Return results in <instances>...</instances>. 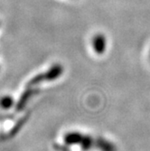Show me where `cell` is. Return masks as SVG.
<instances>
[{
	"instance_id": "7a4b0ae2",
	"label": "cell",
	"mask_w": 150,
	"mask_h": 151,
	"mask_svg": "<svg viewBox=\"0 0 150 151\" xmlns=\"http://www.w3.org/2000/svg\"><path fill=\"white\" fill-rule=\"evenodd\" d=\"M95 147L98 148L100 151H117V147L116 145L108 140L102 137H99L97 139L95 140Z\"/></svg>"
},
{
	"instance_id": "6da1fadb",
	"label": "cell",
	"mask_w": 150,
	"mask_h": 151,
	"mask_svg": "<svg viewBox=\"0 0 150 151\" xmlns=\"http://www.w3.org/2000/svg\"><path fill=\"white\" fill-rule=\"evenodd\" d=\"M92 47L97 54L101 55L106 51L107 48V39L102 34H97L93 36Z\"/></svg>"
}]
</instances>
